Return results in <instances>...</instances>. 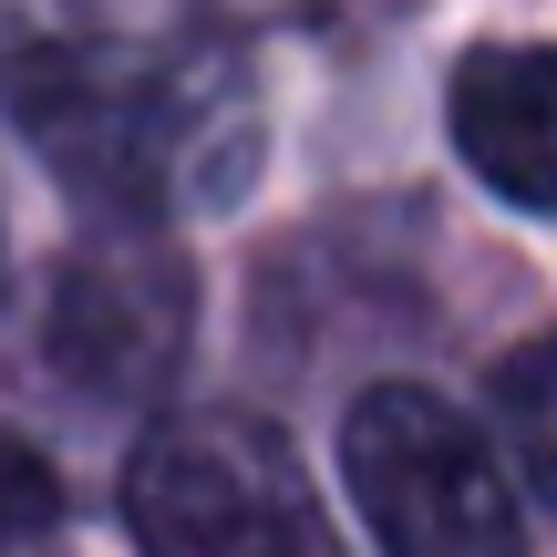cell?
Masks as SVG:
<instances>
[{"mask_svg": "<svg viewBox=\"0 0 557 557\" xmlns=\"http://www.w3.org/2000/svg\"><path fill=\"white\" fill-rule=\"evenodd\" d=\"M11 124L52 165L83 218L165 227L227 207L259 176V103L227 52H145V41H32L0 73Z\"/></svg>", "mask_w": 557, "mask_h": 557, "instance_id": "1", "label": "cell"}, {"mask_svg": "<svg viewBox=\"0 0 557 557\" xmlns=\"http://www.w3.org/2000/svg\"><path fill=\"white\" fill-rule=\"evenodd\" d=\"M124 537L145 557H351L310 465L259 413H165L124 455Z\"/></svg>", "mask_w": 557, "mask_h": 557, "instance_id": "2", "label": "cell"}, {"mask_svg": "<svg viewBox=\"0 0 557 557\" xmlns=\"http://www.w3.org/2000/svg\"><path fill=\"white\" fill-rule=\"evenodd\" d=\"M341 485L382 557H527L517 475L423 382H372L341 413Z\"/></svg>", "mask_w": 557, "mask_h": 557, "instance_id": "3", "label": "cell"}, {"mask_svg": "<svg viewBox=\"0 0 557 557\" xmlns=\"http://www.w3.org/2000/svg\"><path fill=\"white\" fill-rule=\"evenodd\" d=\"M186 341H197V269L165 227L135 218L83 227L32 320L41 372L73 382L83 403H165V382L186 372Z\"/></svg>", "mask_w": 557, "mask_h": 557, "instance_id": "4", "label": "cell"}, {"mask_svg": "<svg viewBox=\"0 0 557 557\" xmlns=\"http://www.w3.org/2000/svg\"><path fill=\"white\" fill-rule=\"evenodd\" d=\"M444 124L475 186H496L517 218L557 207V62L547 41H475L444 83Z\"/></svg>", "mask_w": 557, "mask_h": 557, "instance_id": "5", "label": "cell"}, {"mask_svg": "<svg viewBox=\"0 0 557 557\" xmlns=\"http://www.w3.org/2000/svg\"><path fill=\"white\" fill-rule=\"evenodd\" d=\"M496 413H506V434H517V475L557 485V413H547V341H517V351L496 361Z\"/></svg>", "mask_w": 557, "mask_h": 557, "instance_id": "6", "label": "cell"}, {"mask_svg": "<svg viewBox=\"0 0 557 557\" xmlns=\"http://www.w3.org/2000/svg\"><path fill=\"white\" fill-rule=\"evenodd\" d=\"M52 537H62V475L0 434V557H41Z\"/></svg>", "mask_w": 557, "mask_h": 557, "instance_id": "7", "label": "cell"}, {"mask_svg": "<svg viewBox=\"0 0 557 557\" xmlns=\"http://www.w3.org/2000/svg\"><path fill=\"white\" fill-rule=\"evenodd\" d=\"M0 278H11V259H0Z\"/></svg>", "mask_w": 557, "mask_h": 557, "instance_id": "8", "label": "cell"}]
</instances>
